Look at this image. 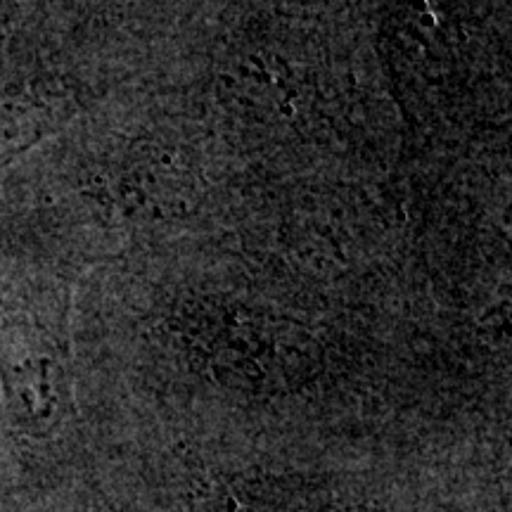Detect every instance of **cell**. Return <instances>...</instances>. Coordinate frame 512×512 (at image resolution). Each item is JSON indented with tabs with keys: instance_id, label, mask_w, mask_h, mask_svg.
Segmentation results:
<instances>
[{
	"instance_id": "6da1fadb",
	"label": "cell",
	"mask_w": 512,
	"mask_h": 512,
	"mask_svg": "<svg viewBox=\"0 0 512 512\" xmlns=\"http://www.w3.org/2000/svg\"><path fill=\"white\" fill-rule=\"evenodd\" d=\"M283 505L266 501V498H249L245 494H226L216 501L214 512H285Z\"/></svg>"
}]
</instances>
